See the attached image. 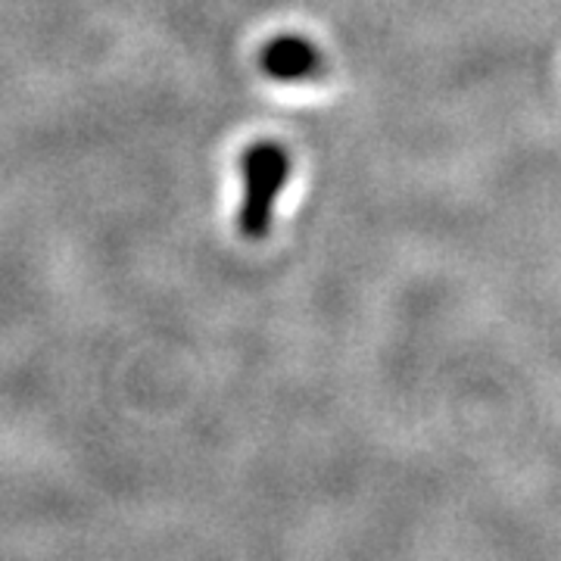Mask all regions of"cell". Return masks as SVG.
Here are the masks:
<instances>
[{"label":"cell","instance_id":"1","mask_svg":"<svg viewBox=\"0 0 561 561\" xmlns=\"http://www.w3.org/2000/svg\"><path fill=\"white\" fill-rule=\"evenodd\" d=\"M241 221L243 238L262 241L272 231L275 206H278L284 184L290 179V157L278 144H253L241 157Z\"/></svg>","mask_w":561,"mask_h":561},{"label":"cell","instance_id":"2","mask_svg":"<svg viewBox=\"0 0 561 561\" xmlns=\"http://www.w3.org/2000/svg\"><path fill=\"white\" fill-rule=\"evenodd\" d=\"M260 66L275 81H309L324 69V60L312 41L300 35H280L262 47Z\"/></svg>","mask_w":561,"mask_h":561}]
</instances>
